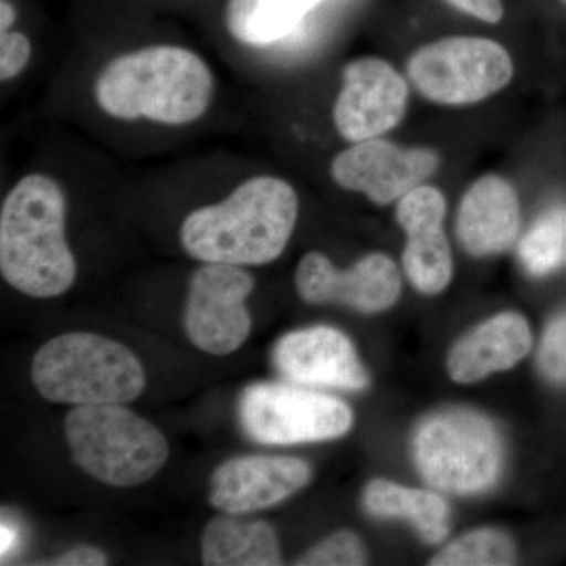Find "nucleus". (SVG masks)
<instances>
[{"mask_svg":"<svg viewBox=\"0 0 566 566\" xmlns=\"http://www.w3.org/2000/svg\"><path fill=\"white\" fill-rule=\"evenodd\" d=\"M300 199L289 181L260 175L222 202L197 208L181 223L182 249L202 263L259 266L282 255L294 232Z\"/></svg>","mask_w":566,"mask_h":566,"instance_id":"1","label":"nucleus"},{"mask_svg":"<svg viewBox=\"0 0 566 566\" xmlns=\"http://www.w3.org/2000/svg\"><path fill=\"white\" fill-rule=\"evenodd\" d=\"M93 95L117 120L182 126L210 109L214 76L197 52L156 44L112 59L96 76Z\"/></svg>","mask_w":566,"mask_h":566,"instance_id":"2","label":"nucleus"},{"mask_svg":"<svg viewBox=\"0 0 566 566\" xmlns=\"http://www.w3.org/2000/svg\"><path fill=\"white\" fill-rule=\"evenodd\" d=\"M539 368L554 382H566V312L547 326L538 354Z\"/></svg>","mask_w":566,"mask_h":566,"instance_id":"24","label":"nucleus"},{"mask_svg":"<svg viewBox=\"0 0 566 566\" xmlns=\"http://www.w3.org/2000/svg\"><path fill=\"white\" fill-rule=\"evenodd\" d=\"M364 505L374 516L411 521L423 542L430 545L441 543L449 534V505L431 491L375 480L365 490Z\"/></svg>","mask_w":566,"mask_h":566,"instance_id":"20","label":"nucleus"},{"mask_svg":"<svg viewBox=\"0 0 566 566\" xmlns=\"http://www.w3.org/2000/svg\"><path fill=\"white\" fill-rule=\"evenodd\" d=\"M14 542H17V532H14L10 526L2 524V556H6V553H9Z\"/></svg>","mask_w":566,"mask_h":566,"instance_id":"29","label":"nucleus"},{"mask_svg":"<svg viewBox=\"0 0 566 566\" xmlns=\"http://www.w3.org/2000/svg\"><path fill=\"white\" fill-rule=\"evenodd\" d=\"M520 259L528 274L542 277L566 263L562 212L553 210L534 223L520 245Z\"/></svg>","mask_w":566,"mask_h":566,"instance_id":"22","label":"nucleus"},{"mask_svg":"<svg viewBox=\"0 0 566 566\" xmlns=\"http://www.w3.org/2000/svg\"><path fill=\"white\" fill-rule=\"evenodd\" d=\"M562 226H564L565 248H566V208H560Z\"/></svg>","mask_w":566,"mask_h":566,"instance_id":"30","label":"nucleus"},{"mask_svg":"<svg viewBox=\"0 0 566 566\" xmlns=\"http://www.w3.org/2000/svg\"><path fill=\"white\" fill-rule=\"evenodd\" d=\"M14 21H17V10L9 0H2L0 2V32H9Z\"/></svg>","mask_w":566,"mask_h":566,"instance_id":"28","label":"nucleus"},{"mask_svg":"<svg viewBox=\"0 0 566 566\" xmlns=\"http://www.w3.org/2000/svg\"><path fill=\"white\" fill-rule=\"evenodd\" d=\"M520 230V200L504 178L495 175L476 180L458 210L457 233L465 251L476 256L504 252Z\"/></svg>","mask_w":566,"mask_h":566,"instance_id":"16","label":"nucleus"},{"mask_svg":"<svg viewBox=\"0 0 566 566\" xmlns=\"http://www.w3.org/2000/svg\"><path fill=\"white\" fill-rule=\"evenodd\" d=\"M447 2L476 20L490 22V24H497L504 18L502 0H447Z\"/></svg>","mask_w":566,"mask_h":566,"instance_id":"26","label":"nucleus"},{"mask_svg":"<svg viewBox=\"0 0 566 566\" xmlns=\"http://www.w3.org/2000/svg\"><path fill=\"white\" fill-rule=\"evenodd\" d=\"M107 556L95 546L81 545L66 551L62 556L54 558L52 565L59 566H104L107 565Z\"/></svg>","mask_w":566,"mask_h":566,"instance_id":"27","label":"nucleus"},{"mask_svg":"<svg viewBox=\"0 0 566 566\" xmlns=\"http://www.w3.org/2000/svg\"><path fill=\"white\" fill-rule=\"evenodd\" d=\"M307 463L290 457L230 458L212 472L208 501L227 515L243 516L281 504L311 482Z\"/></svg>","mask_w":566,"mask_h":566,"instance_id":"13","label":"nucleus"},{"mask_svg":"<svg viewBox=\"0 0 566 566\" xmlns=\"http://www.w3.org/2000/svg\"><path fill=\"white\" fill-rule=\"evenodd\" d=\"M32 57L31 40L21 32L0 35V80L3 82L20 76Z\"/></svg>","mask_w":566,"mask_h":566,"instance_id":"25","label":"nucleus"},{"mask_svg":"<svg viewBox=\"0 0 566 566\" xmlns=\"http://www.w3.org/2000/svg\"><path fill=\"white\" fill-rule=\"evenodd\" d=\"M202 560L210 566L281 565V546L274 528L264 521L223 513L205 526Z\"/></svg>","mask_w":566,"mask_h":566,"instance_id":"18","label":"nucleus"},{"mask_svg":"<svg viewBox=\"0 0 566 566\" xmlns=\"http://www.w3.org/2000/svg\"><path fill=\"white\" fill-rule=\"evenodd\" d=\"M409 88L390 63L376 57L349 62L334 104V125L348 142L376 139L406 114Z\"/></svg>","mask_w":566,"mask_h":566,"instance_id":"10","label":"nucleus"},{"mask_svg":"<svg viewBox=\"0 0 566 566\" xmlns=\"http://www.w3.org/2000/svg\"><path fill=\"white\" fill-rule=\"evenodd\" d=\"M408 74L430 102L464 106L490 98L513 77L504 46L480 36H450L420 48L409 59Z\"/></svg>","mask_w":566,"mask_h":566,"instance_id":"7","label":"nucleus"},{"mask_svg":"<svg viewBox=\"0 0 566 566\" xmlns=\"http://www.w3.org/2000/svg\"><path fill=\"white\" fill-rule=\"evenodd\" d=\"M255 281L241 266L203 263L193 271L186 296L182 326L191 344L212 356H229L251 334L248 297Z\"/></svg>","mask_w":566,"mask_h":566,"instance_id":"9","label":"nucleus"},{"mask_svg":"<svg viewBox=\"0 0 566 566\" xmlns=\"http://www.w3.org/2000/svg\"><path fill=\"white\" fill-rule=\"evenodd\" d=\"M367 562V553L359 536L342 531L323 539L307 551L296 565L303 566H359Z\"/></svg>","mask_w":566,"mask_h":566,"instance_id":"23","label":"nucleus"},{"mask_svg":"<svg viewBox=\"0 0 566 566\" xmlns=\"http://www.w3.org/2000/svg\"><path fill=\"white\" fill-rule=\"evenodd\" d=\"M294 281L305 303L348 305L363 314L392 307L401 292L397 264L382 253H370L346 271L323 253H305Z\"/></svg>","mask_w":566,"mask_h":566,"instance_id":"11","label":"nucleus"},{"mask_svg":"<svg viewBox=\"0 0 566 566\" xmlns=\"http://www.w3.org/2000/svg\"><path fill=\"white\" fill-rule=\"evenodd\" d=\"M415 458L420 474L436 490L482 493L501 474V436L479 412H438L417 430Z\"/></svg>","mask_w":566,"mask_h":566,"instance_id":"6","label":"nucleus"},{"mask_svg":"<svg viewBox=\"0 0 566 566\" xmlns=\"http://www.w3.org/2000/svg\"><path fill=\"white\" fill-rule=\"evenodd\" d=\"M562 2H564V3H565V6H566V0H562Z\"/></svg>","mask_w":566,"mask_h":566,"instance_id":"31","label":"nucleus"},{"mask_svg":"<svg viewBox=\"0 0 566 566\" xmlns=\"http://www.w3.org/2000/svg\"><path fill=\"white\" fill-rule=\"evenodd\" d=\"M515 564V546L504 532L480 528L461 536L431 560L433 566H506Z\"/></svg>","mask_w":566,"mask_h":566,"instance_id":"21","label":"nucleus"},{"mask_svg":"<svg viewBox=\"0 0 566 566\" xmlns=\"http://www.w3.org/2000/svg\"><path fill=\"white\" fill-rule=\"evenodd\" d=\"M66 196L44 174L22 177L0 210V274L28 296L57 297L76 281L77 264L66 241Z\"/></svg>","mask_w":566,"mask_h":566,"instance_id":"3","label":"nucleus"},{"mask_svg":"<svg viewBox=\"0 0 566 566\" xmlns=\"http://www.w3.org/2000/svg\"><path fill=\"white\" fill-rule=\"evenodd\" d=\"M438 166V153L430 148L368 139L342 151L331 166V175L346 191L363 192L376 205H389L422 185Z\"/></svg>","mask_w":566,"mask_h":566,"instance_id":"12","label":"nucleus"},{"mask_svg":"<svg viewBox=\"0 0 566 566\" xmlns=\"http://www.w3.org/2000/svg\"><path fill=\"white\" fill-rule=\"evenodd\" d=\"M65 438L74 463L109 486L147 483L169 458L161 431L122 405L74 406Z\"/></svg>","mask_w":566,"mask_h":566,"instance_id":"5","label":"nucleus"},{"mask_svg":"<svg viewBox=\"0 0 566 566\" xmlns=\"http://www.w3.org/2000/svg\"><path fill=\"white\" fill-rule=\"evenodd\" d=\"M31 376L44 400L73 406L129 403L147 381L126 346L92 333L51 338L33 356Z\"/></svg>","mask_w":566,"mask_h":566,"instance_id":"4","label":"nucleus"},{"mask_svg":"<svg viewBox=\"0 0 566 566\" xmlns=\"http://www.w3.org/2000/svg\"><path fill=\"white\" fill-rule=\"evenodd\" d=\"M238 415L245 436L264 446L327 441L353 424L352 409L338 398L275 382L245 387Z\"/></svg>","mask_w":566,"mask_h":566,"instance_id":"8","label":"nucleus"},{"mask_svg":"<svg viewBox=\"0 0 566 566\" xmlns=\"http://www.w3.org/2000/svg\"><path fill=\"white\" fill-rule=\"evenodd\" d=\"M446 210V197L433 186H417L398 202L397 221L408 234L405 273L424 294L441 293L452 279V252L442 229Z\"/></svg>","mask_w":566,"mask_h":566,"instance_id":"15","label":"nucleus"},{"mask_svg":"<svg viewBox=\"0 0 566 566\" xmlns=\"http://www.w3.org/2000/svg\"><path fill=\"white\" fill-rule=\"evenodd\" d=\"M532 346L531 327L523 316L506 312L480 324L458 342L449 356L453 381H480L494 371H504L520 363Z\"/></svg>","mask_w":566,"mask_h":566,"instance_id":"17","label":"nucleus"},{"mask_svg":"<svg viewBox=\"0 0 566 566\" xmlns=\"http://www.w3.org/2000/svg\"><path fill=\"white\" fill-rule=\"evenodd\" d=\"M322 0H230L226 22L230 35L252 48L289 39Z\"/></svg>","mask_w":566,"mask_h":566,"instance_id":"19","label":"nucleus"},{"mask_svg":"<svg viewBox=\"0 0 566 566\" xmlns=\"http://www.w3.org/2000/svg\"><path fill=\"white\" fill-rule=\"evenodd\" d=\"M273 364L279 374L297 385L359 390L368 382L349 338L329 326L286 334L274 346Z\"/></svg>","mask_w":566,"mask_h":566,"instance_id":"14","label":"nucleus"}]
</instances>
